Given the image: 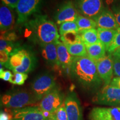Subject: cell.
Here are the masks:
<instances>
[{"label":"cell","instance_id":"6da1fadb","mask_svg":"<svg viewBox=\"0 0 120 120\" xmlns=\"http://www.w3.org/2000/svg\"><path fill=\"white\" fill-rule=\"evenodd\" d=\"M70 75L87 92H98L103 83L97 71L95 61L88 56L75 57Z\"/></svg>","mask_w":120,"mask_h":120},{"label":"cell","instance_id":"7a4b0ae2","mask_svg":"<svg viewBox=\"0 0 120 120\" xmlns=\"http://www.w3.org/2000/svg\"><path fill=\"white\" fill-rule=\"evenodd\" d=\"M28 37L40 45L59 41L60 34L56 23L46 15H36L26 22Z\"/></svg>","mask_w":120,"mask_h":120},{"label":"cell","instance_id":"3957f363","mask_svg":"<svg viewBox=\"0 0 120 120\" xmlns=\"http://www.w3.org/2000/svg\"><path fill=\"white\" fill-rule=\"evenodd\" d=\"M38 102L32 92L16 89L7 91L1 97V105L10 109H16L27 107Z\"/></svg>","mask_w":120,"mask_h":120},{"label":"cell","instance_id":"277c9868","mask_svg":"<svg viewBox=\"0 0 120 120\" xmlns=\"http://www.w3.org/2000/svg\"><path fill=\"white\" fill-rule=\"evenodd\" d=\"M97 105L112 107H120V88L111 85H103L93 98Z\"/></svg>","mask_w":120,"mask_h":120},{"label":"cell","instance_id":"5b68a950","mask_svg":"<svg viewBox=\"0 0 120 120\" xmlns=\"http://www.w3.org/2000/svg\"><path fill=\"white\" fill-rule=\"evenodd\" d=\"M56 81L51 73H45L37 76L31 83L32 93L37 101H40L45 96L56 87Z\"/></svg>","mask_w":120,"mask_h":120},{"label":"cell","instance_id":"8992f818","mask_svg":"<svg viewBox=\"0 0 120 120\" xmlns=\"http://www.w3.org/2000/svg\"><path fill=\"white\" fill-rule=\"evenodd\" d=\"M11 120H47L51 114L43 111L38 106H27L12 109Z\"/></svg>","mask_w":120,"mask_h":120},{"label":"cell","instance_id":"52a82bcc","mask_svg":"<svg viewBox=\"0 0 120 120\" xmlns=\"http://www.w3.org/2000/svg\"><path fill=\"white\" fill-rule=\"evenodd\" d=\"M64 101V94L59 88L56 87L43 97L40 101L38 107L43 111L53 114L55 113Z\"/></svg>","mask_w":120,"mask_h":120},{"label":"cell","instance_id":"ba28073f","mask_svg":"<svg viewBox=\"0 0 120 120\" xmlns=\"http://www.w3.org/2000/svg\"><path fill=\"white\" fill-rule=\"evenodd\" d=\"M42 0H19L16 7L17 22L21 24L26 22L31 15L38 11Z\"/></svg>","mask_w":120,"mask_h":120},{"label":"cell","instance_id":"9c48e42d","mask_svg":"<svg viewBox=\"0 0 120 120\" xmlns=\"http://www.w3.org/2000/svg\"><path fill=\"white\" fill-rule=\"evenodd\" d=\"M75 6L79 14L92 19L104 8L102 0H76Z\"/></svg>","mask_w":120,"mask_h":120},{"label":"cell","instance_id":"30bf717a","mask_svg":"<svg viewBox=\"0 0 120 120\" xmlns=\"http://www.w3.org/2000/svg\"><path fill=\"white\" fill-rule=\"evenodd\" d=\"M64 102L68 120H83L82 106L76 93L69 92Z\"/></svg>","mask_w":120,"mask_h":120},{"label":"cell","instance_id":"8fae6325","mask_svg":"<svg viewBox=\"0 0 120 120\" xmlns=\"http://www.w3.org/2000/svg\"><path fill=\"white\" fill-rule=\"evenodd\" d=\"M97 71L100 77L104 83V86L111 83L113 71V58L111 55L105 56L101 59L95 61Z\"/></svg>","mask_w":120,"mask_h":120},{"label":"cell","instance_id":"7c38bea8","mask_svg":"<svg viewBox=\"0 0 120 120\" xmlns=\"http://www.w3.org/2000/svg\"><path fill=\"white\" fill-rule=\"evenodd\" d=\"M79 13L75 4L70 0L65 1L57 11L55 19L58 25L67 21H76Z\"/></svg>","mask_w":120,"mask_h":120},{"label":"cell","instance_id":"4fadbf2b","mask_svg":"<svg viewBox=\"0 0 120 120\" xmlns=\"http://www.w3.org/2000/svg\"><path fill=\"white\" fill-rule=\"evenodd\" d=\"M90 120H120V107H96L90 111Z\"/></svg>","mask_w":120,"mask_h":120},{"label":"cell","instance_id":"5bb4252c","mask_svg":"<svg viewBox=\"0 0 120 120\" xmlns=\"http://www.w3.org/2000/svg\"><path fill=\"white\" fill-rule=\"evenodd\" d=\"M98 28L117 30L120 27L112 12L105 9L94 19Z\"/></svg>","mask_w":120,"mask_h":120},{"label":"cell","instance_id":"9a60e30c","mask_svg":"<svg viewBox=\"0 0 120 120\" xmlns=\"http://www.w3.org/2000/svg\"><path fill=\"white\" fill-rule=\"evenodd\" d=\"M57 42H55L40 45L41 55L48 64L55 67H60L57 56Z\"/></svg>","mask_w":120,"mask_h":120},{"label":"cell","instance_id":"2e32d148","mask_svg":"<svg viewBox=\"0 0 120 120\" xmlns=\"http://www.w3.org/2000/svg\"><path fill=\"white\" fill-rule=\"evenodd\" d=\"M15 23L14 14L11 8L3 4L0 7V28L1 32H7L13 28Z\"/></svg>","mask_w":120,"mask_h":120},{"label":"cell","instance_id":"e0dca14e","mask_svg":"<svg viewBox=\"0 0 120 120\" xmlns=\"http://www.w3.org/2000/svg\"><path fill=\"white\" fill-rule=\"evenodd\" d=\"M57 49L60 66L63 69H67L70 71L75 57L72 56L70 53L66 46L62 42H60V41L57 42Z\"/></svg>","mask_w":120,"mask_h":120},{"label":"cell","instance_id":"ac0fdd59","mask_svg":"<svg viewBox=\"0 0 120 120\" xmlns=\"http://www.w3.org/2000/svg\"><path fill=\"white\" fill-rule=\"evenodd\" d=\"M86 47L87 56L94 61L101 59L106 56V51L107 50L101 42L92 45L86 46Z\"/></svg>","mask_w":120,"mask_h":120},{"label":"cell","instance_id":"d6986e66","mask_svg":"<svg viewBox=\"0 0 120 120\" xmlns=\"http://www.w3.org/2000/svg\"><path fill=\"white\" fill-rule=\"evenodd\" d=\"M97 31L100 41L104 45L107 51L115 40L117 34V30L97 28Z\"/></svg>","mask_w":120,"mask_h":120},{"label":"cell","instance_id":"ffe728a7","mask_svg":"<svg viewBox=\"0 0 120 120\" xmlns=\"http://www.w3.org/2000/svg\"><path fill=\"white\" fill-rule=\"evenodd\" d=\"M79 34L85 46L92 45L100 42L98 38V31L96 28H91L79 31Z\"/></svg>","mask_w":120,"mask_h":120},{"label":"cell","instance_id":"44dd1931","mask_svg":"<svg viewBox=\"0 0 120 120\" xmlns=\"http://www.w3.org/2000/svg\"><path fill=\"white\" fill-rule=\"evenodd\" d=\"M68 52L73 57H82L87 56L85 45L82 41L74 44H64Z\"/></svg>","mask_w":120,"mask_h":120},{"label":"cell","instance_id":"7402d4cb","mask_svg":"<svg viewBox=\"0 0 120 120\" xmlns=\"http://www.w3.org/2000/svg\"><path fill=\"white\" fill-rule=\"evenodd\" d=\"M79 31L85 30L95 28L97 27V24L94 19L91 18L85 17L79 13L76 20Z\"/></svg>","mask_w":120,"mask_h":120},{"label":"cell","instance_id":"603a6c76","mask_svg":"<svg viewBox=\"0 0 120 120\" xmlns=\"http://www.w3.org/2000/svg\"><path fill=\"white\" fill-rule=\"evenodd\" d=\"M74 32L79 33V28L76 21H67L64 22L60 25L59 34L62 36L66 33Z\"/></svg>","mask_w":120,"mask_h":120},{"label":"cell","instance_id":"cb8c5ba5","mask_svg":"<svg viewBox=\"0 0 120 120\" xmlns=\"http://www.w3.org/2000/svg\"><path fill=\"white\" fill-rule=\"evenodd\" d=\"M61 40L64 44H74L81 41L79 33L70 32L61 36Z\"/></svg>","mask_w":120,"mask_h":120},{"label":"cell","instance_id":"d4e9b609","mask_svg":"<svg viewBox=\"0 0 120 120\" xmlns=\"http://www.w3.org/2000/svg\"><path fill=\"white\" fill-rule=\"evenodd\" d=\"M16 45L12 41H7L5 39L1 37L0 40V51H4L7 52L10 56V54L13 51V50L16 49Z\"/></svg>","mask_w":120,"mask_h":120},{"label":"cell","instance_id":"484cf974","mask_svg":"<svg viewBox=\"0 0 120 120\" xmlns=\"http://www.w3.org/2000/svg\"><path fill=\"white\" fill-rule=\"evenodd\" d=\"M27 78L28 75L27 73L13 72L10 82L13 85L20 86V85H22L25 83Z\"/></svg>","mask_w":120,"mask_h":120},{"label":"cell","instance_id":"4316f807","mask_svg":"<svg viewBox=\"0 0 120 120\" xmlns=\"http://www.w3.org/2000/svg\"><path fill=\"white\" fill-rule=\"evenodd\" d=\"M120 47V27L117 29V34L115 36V40L112 43L111 45L109 46V49L107 51L109 53H112L113 52Z\"/></svg>","mask_w":120,"mask_h":120},{"label":"cell","instance_id":"83f0119b","mask_svg":"<svg viewBox=\"0 0 120 120\" xmlns=\"http://www.w3.org/2000/svg\"><path fill=\"white\" fill-rule=\"evenodd\" d=\"M55 114L57 120H68L64 102L61 106L57 109Z\"/></svg>","mask_w":120,"mask_h":120},{"label":"cell","instance_id":"f1b7e54d","mask_svg":"<svg viewBox=\"0 0 120 120\" xmlns=\"http://www.w3.org/2000/svg\"><path fill=\"white\" fill-rule=\"evenodd\" d=\"M2 65L1 64V70H0V78L3 80L5 81L10 82L13 73L9 70H4V69L2 68Z\"/></svg>","mask_w":120,"mask_h":120},{"label":"cell","instance_id":"f546056e","mask_svg":"<svg viewBox=\"0 0 120 120\" xmlns=\"http://www.w3.org/2000/svg\"><path fill=\"white\" fill-rule=\"evenodd\" d=\"M19 0H1L2 4L11 9L16 8Z\"/></svg>","mask_w":120,"mask_h":120},{"label":"cell","instance_id":"4dcf8cb0","mask_svg":"<svg viewBox=\"0 0 120 120\" xmlns=\"http://www.w3.org/2000/svg\"><path fill=\"white\" fill-rule=\"evenodd\" d=\"M10 55L4 51H0V62L1 64L4 66L8 62L10 59Z\"/></svg>","mask_w":120,"mask_h":120},{"label":"cell","instance_id":"1f68e13d","mask_svg":"<svg viewBox=\"0 0 120 120\" xmlns=\"http://www.w3.org/2000/svg\"><path fill=\"white\" fill-rule=\"evenodd\" d=\"M113 71L115 76L120 77V60L113 58Z\"/></svg>","mask_w":120,"mask_h":120},{"label":"cell","instance_id":"d6a6232c","mask_svg":"<svg viewBox=\"0 0 120 120\" xmlns=\"http://www.w3.org/2000/svg\"><path fill=\"white\" fill-rule=\"evenodd\" d=\"M113 13L116 18V21L120 27V4L113 6L112 8Z\"/></svg>","mask_w":120,"mask_h":120},{"label":"cell","instance_id":"836d02e7","mask_svg":"<svg viewBox=\"0 0 120 120\" xmlns=\"http://www.w3.org/2000/svg\"><path fill=\"white\" fill-rule=\"evenodd\" d=\"M110 85L120 88V77H115L112 79Z\"/></svg>","mask_w":120,"mask_h":120},{"label":"cell","instance_id":"e575fe53","mask_svg":"<svg viewBox=\"0 0 120 120\" xmlns=\"http://www.w3.org/2000/svg\"><path fill=\"white\" fill-rule=\"evenodd\" d=\"M112 54L114 58L120 60V47L116 49Z\"/></svg>","mask_w":120,"mask_h":120},{"label":"cell","instance_id":"d590c367","mask_svg":"<svg viewBox=\"0 0 120 120\" xmlns=\"http://www.w3.org/2000/svg\"><path fill=\"white\" fill-rule=\"evenodd\" d=\"M11 117H10L9 115L7 114V113H4V112L1 111V120H11Z\"/></svg>","mask_w":120,"mask_h":120},{"label":"cell","instance_id":"8d00e7d4","mask_svg":"<svg viewBox=\"0 0 120 120\" xmlns=\"http://www.w3.org/2000/svg\"><path fill=\"white\" fill-rule=\"evenodd\" d=\"M47 120H57V119L55 114L53 113L50 115V116L49 117V118H48Z\"/></svg>","mask_w":120,"mask_h":120}]
</instances>
